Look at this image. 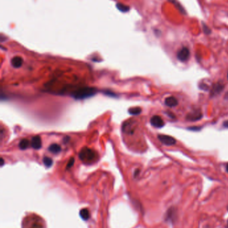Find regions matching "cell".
Segmentation results:
<instances>
[{
    "label": "cell",
    "mask_w": 228,
    "mask_h": 228,
    "mask_svg": "<svg viewBox=\"0 0 228 228\" xmlns=\"http://www.w3.org/2000/svg\"><path fill=\"white\" fill-rule=\"evenodd\" d=\"M96 93V90L94 87H82L75 91L72 93L74 99H84L89 97L94 96Z\"/></svg>",
    "instance_id": "cell-1"
},
{
    "label": "cell",
    "mask_w": 228,
    "mask_h": 228,
    "mask_svg": "<svg viewBox=\"0 0 228 228\" xmlns=\"http://www.w3.org/2000/svg\"><path fill=\"white\" fill-rule=\"evenodd\" d=\"M79 158L84 162H91L96 158V153L89 148H84L80 151Z\"/></svg>",
    "instance_id": "cell-2"
},
{
    "label": "cell",
    "mask_w": 228,
    "mask_h": 228,
    "mask_svg": "<svg viewBox=\"0 0 228 228\" xmlns=\"http://www.w3.org/2000/svg\"><path fill=\"white\" fill-rule=\"evenodd\" d=\"M190 56V51L187 47H183L177 52V59L181 61H186L189 60Z\"/></svg>",
    "instance_id": "cell-3"
},
{
    "label": "cell",
    "mask_w": 228,
    "mask_h": 228,
    "mask_svg": "<svg viewBox=\"0 0 228 228\" xmlns=\"http://www.w3.org/2000/svg\"><path fill=\"white\" fill-rule=\"evenodd\" d=\"M158 139H159L163 144L168 145V146H171V145H173L176 144V140L174 138H173L171 136L167 135H158Z\"/></svg>",
    "instance_id": "cell-4"
},
{
    "label": "cell",
    "mask_w": 228,
    "mask_h": 228,
    "mask_svg": "<svg viewBox=\"0 0 228 228\" xmlns=\"http://www.w3.org/2000/svg\"><path fill=\"white\" fill-rule=\"evenodd\" d=\"M150 122H151V124L153 126L157 128H162V127L164 126L165 124L163 120L161 118V117L159 116H153L151 120H150Z\"/></svg>",
    "instance_id": "cell-5"
},
{
    "label": "cell",
    "mask_w": 228,
    "mask_h": 228,
    "mask_svg": "<svg viewBox=\"0 0 228 228\" xmlns=\"http://www.w3.org/2000/svg\"><path fill=\"white\" fill-rule=\"evenodd\" d=\"M202 118V113L200 110H195L187 116L186 119L188 121L195 122Z\"/></svg>",
    "instance_id": "cell-6"
},
{
    "label": "cell",
    "mask_w": 228,
    "mask_h": 228,
    "mask_svg": "<svg viewBox=\"0 0 228 228\" xmlns=\"http://www.w3.org/2000/svg\"><path fill=\"white\" fill-rule=\"evenodd\" d=\"M32 147L35 149H39L42 147V140L39 135H35L32 138L31 142Z\"/></svg>",
    "instance_id": "cell-7"
},
{
    "label": "cell",
    "mask_w": 228,
    "mask_h": 228,
    "mask_svg": "<svg viewBox=\"0 0 228 228\" xmlns=\"http://www.w3.org/2000/svg\"><path fill=\"white\" fill-rule=\"evenodd\" d=\"M223 89V86L221 83H217L216 84H214L211 91V96H216L217 94L220 93L221 91H222Z\"/></svg>",
    "instance_id": "cell-8"
},
{
    "label": "cell",
    "mask_w": 228,
    "mask_h": 228,
    "mask_svg": "<svg viewBox=\"0 0 228 228\" xmlns=\"http://www.w3.org/2000/svg\"><path fill=\"white\" fill-rule=\"evenodd\" d=\"M165 103L167 106L173 107L177 106L178 105V101L175 97L170 96L169 97H167V98L165 99Z\"/></svg>",
    "instance_id": "cell-9"
},
{
    "label": "cell",
    "mask_w": 228,
    "mask_h": 228,
    "mask_svg": "<svg viewBox=\"0 0 228 228\" xmlns=\"http://www.w3.org/2000/svg\"><path fill=\"white\" fill-rule=\"evenodd\" d=\"M12 66L15 68H19L22 66L23 59L19 56H15L13 57L11 60Z\"/></svg>",
    "instance_id": "cell-10"
},
{
    "label": "cell",
    "mask_w": 228,
    "mask_h": 228,
    "mask_svg": "<svg viewBox=\"0 0 228 228\" xmlns=\"http://www.w3.org/2000/svg\"><path fill=\"white\" fill-rule=\"evenodd\" d=\"M80 216L83 220H88L90 218V212L86 208H83V209L80 211Z\"/></svg>",
    "instance_id": "cell-11"
},
{
    "label": "cell",
    "mask_w": 228,
    "mask_h": 228,
    "mask_svg": "<svg viewBox=\"0 0 228 228\" xmlns=\"http://www.w3.org/2000/svg\"><path fill=\"white\" fill-rule=\"evenodd\" d=\"M49 151L50 152L53 153V154H58L61 151V148L59 145L56 144H52L50 147H49Z\"/></svg>",
    "instance_id": "cell-12"
},
{
    "label": "cell",
    "mask_w": 228,
    "mask_h": 228,
    "mask_svg": "<svg viewBox=\"0 0 228 228\" xmlns=\"http://www.w3.org/2000/svg\"><path fill=\"white\" fill-rule=\"evenodd\" d=\"M29 145H30V142H29V140L27 139H23L21 140L20 142H19V147L21 149L24 150V149H26L29 147Z\"/></svg>",
    "instance_id": "cell-13"
},
{
    "label": "cell",
    "mask_w": 228,
    "mask_h": 228,
    "mask_svg": "<svg viewBox=\"0 0 228 228\" xmlns=\"http://www.w3.org/2000/svg\"><path fill=\"white\" fill-rule=\"evenodd\" d=\"M141 112H142L141 108V107H132V108H131L129 110V113L131 114V115H134V116L139 115V114L141 113Z\"/></svg>",
    "instance_id": "cell-14"
},
{
    "label": "cell",
    "mask_w": 228,
    "mask_h": 228,
    "mask_svg": "<svg viewBox=\"0 0 228 228\" xmlns=\"http://www.w3.org/2000/svg\"><path fill=\"white\" fill-rule=\"evenodd\" d=\"M176 214V212L175 211V209L173 208H171L169 209L167 213V217L166 218L169 221V220H173L175 219V215Z\"/></svg>",
    "instance_id": "cell-15"
},
{
    "label": "cell",
    "mask_w": 228,
    "mask_h": 228,
    "mask_svg": "<svg viewBox=\"0 0 228 228\" xmlns=\"http://www.w3.org/2000/svg\"><path fill=\"white\" fill-rule=\"evenodd\" d=\"M43 163L45 165V166H46L47 168H50L53 164V161L52 159L51 158H48V157H45L43 159Z\"/></svg>",
    "instance_id": "cell-16"
},
{
    "label": "cell",
    "mask_w": 228,
    "mask_h": 228,
    "mask_svg": "<svg viewBox=\"0 0 228 228\" xmlns=\"http://www.w3.org/2000/svg\"><path fill=\"white\" fill-rule=\"evenodd\" d=\"M116 8H118L119 10L120 11H122V12H126V11H128L129 9V8L128 7V6L121 4H116Z\"/></svg>",
    "instance_id": "cell-17"
},
{
    "label": "cell",
    "mask_w": 228,
    "mask_h": 228,
    "mask_svg": "<svg viewBox=\"0 0 228 228\" xmlns=\"http://www.w3.org/2000/svg\"><path fill=\"white\" fill-rule=\"evenodd\" d=\"M74 164V159L73 158H72L70 159L69 161H68V164L66 165V169H70L72 166Z\"/></svg>",
    "instance_id": "cell-18"
},
{
    "label": "cell",
    "mask_w": 228,
    "mask_h": 228,
    "mask_svg": "<svg viewBox=\"0 0 228 228\" xmlns=\"http://www.w3.org/2000/svg\"><path fill=\"white\" fill-rule=\"evenodd\" d=\"M203 31L205 32V34H209L211 33V31L210 29L207 28V25H203Z\"/></svg>",
    "instance_id": "cell-19"
},
{
    "label": "cell",
    "mask_w": 228,
    "mask_h": 228,
    "mask_svg": "<svg viewBox=\"0 0 228 228\" xmlns=\"http://www.w3.org/2000/svg\"><path fill=\"white\" fill-rule=\"evenodd\" d=\"M223 125H224L225 127H227V128H228V121L225 122L223 123Z\"/></svg>",
    "instance_id": "cell-20"
},
{
    "label": "cell",
    "mask_w": 228,
    "mask_h": 228,
    "mask_svg": "<svg viewBox=\"0 0 228 228\" xmlns=\"http://www.w3.org/2000/svg\"><path fill=\"white\" fill-rule=\"evenodd\" d=\"M1 159H2V166H3V165H4V159L2 158Z\"/></svg>",
    "instance_id": "cell-21"
},
{
    "label": "cell",
    "mask_w": 228,
    "mask_h": 228,
    "mask_svg": "<svg viewBox=\"0 0 228 228\" xmlns=\"http://www.w3.org/2000/svg\"><path fill=\"white\" fill-rule=\"evenodd\" d=\"M226 171H227V172L228 173V164L226 166Z\"/></svg>",
    "instance_id": "cell-22"
},
{
    "label": "cell",
    "mask_w": 228,
    "mask_h": 228,
    "mask_svg": "<svg viewBox=\"0 0 228 228\" xmlns=\"http://www.w3.org/2000/svg\"><path fill=\"white\" fill-rule=\"evenodd\" d=\"M227 228H228V221H227Z\"/></svg>",
    "instance_id": "cell-23"
},
{
    "label": "cell",
    "mask_w": 228,
    "mask_h": 228,
    "mask_svg": "<svg viewBox=\"0 0 228 228\" xmlns=\"http://www.w3.org/2000/svg\"><path fill=\"white\" fill-rule=\"evenodd\" d=\"M227 78H228V73H227Z\"/></svg>",
    "instance_id": "cell-24"
},
{
    "label": "cell",
    "mask_w": 228,
    "mask_h": 228,
    "mask_svg": "<svg viewBox=\"0 0 228 228\" xmlns=\"http://www.w3.org/2000/svg\"><path fill=\"white\" fill-rule=\"evenodd\" d=\"M227 210H228V206H227Z\"/></svg>",
    "instance_id": "cell-25"
}]
</instances>
